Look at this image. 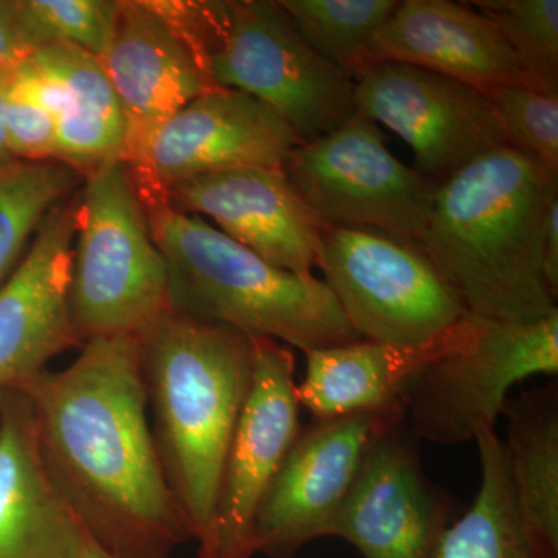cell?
I'll use <instances>...</instances> for the list:
<instances>
[{"mask_svg": "<svg viewBox=\"0 0 558 558\" xmlns=\"http://www.w3.org/2000/svg\"><path fill=\"white\" fill-rule=\"evenodd\" d=\"M22 391L40 457L81 527L113 558H172L190 535L148 418L137 337L87 340Z\"/></svg>", "mask_w": 558, "mask_h": 558, "instance_id": "1", "label": "cell"}, {"mask_svg": "<svg viewBox=\"0 0 558 558\" xmlns=\"http://www.w3.org/2000/svg\"><path fill=\"white\" fill-rule=\"evenodd\" d=\"M558 174L510 146L444 180L416 245L470 314L538 322L558 311L543 274V236Z\"/></svg>", "mask_w": 558, "mask_h": 558, "instance_id": "2", "label": "cell"}, {"mask_svg": "<svg viewBox=\"0 0 558 558\" xmlns=\"http://www.w3.org/2000/svg\"><path fill=\"white\" fill-rule=\"evenodd\" d=\"M137 339L161 465L202 558L227 451L252 387L253 339L171 311Z\"/></svg>", "mask_w": 558, "mask_h": 558, "instance_id": "3", "label": "cell"}, {"mask_svg": "<svg viewBox=\"0 0 558 558\" xmlns=\"http://www.w3.org/2000/svg\"><path fill=\"white\" fill-rule=\"evenodd\" d=\"M146 211L167 263L171 312L266 337L304 354L362 340L323 279L279 269L204 218L171 205Z\"/></svg>", "mask_w": 558, "mask_h": 558, "instance_id": "4", "label": "cell"}, {"mask_svg": "<svg viewBox=\"0 0 558 558\" xmlns=\"http://www.w3.org/2000/svg\"><path fill=\"white\" fill-rule=\"evenodd\" d=\"M213 86L269 106L300 143L352 117L355 81L303 38L278 0H154Z\"/></svg>", "mask_w": 558, "mask_h": 558, "instance_id": "5", "label": "cell"}, {"mask_svg": "<svg viewBox=\"0 0 558 558\" xmlns=\"http://www.w3.org/2000/svg\"><path fill=\"white\" fill-rule=\"evenodd\" d=\"M69 307L81 344L140 337L171 311L167 263L124 161L84 175Z\"/></svg>", "mask_w": 558, "mask_h": 558, "instance_id": "6", "label": "cell"}, {"mask_svg": "<svg viewBox=\"0 0 558 558\" xmlns=\"http://www.w3.org/2000/svg\"><path fill=\"white\" fill-rule=\"evenodd\" d=\"M558 374V311L532 323L468 314L457 347L429 363L407 392L405 422L421 442L458 446L495 429L510 389Z\"/></svg>", "mask_w": 558, "mask_h": 558, "instance_id": "7", "label": "cell"}, {"mask_svg": "<svg viewBox=\"0 0 558 558\" xmlns=\"http://www.w3.org/2000/svg\"><path fill=\"white\" fill-rule=\"evenodd\" d=\"M317 267L362 340L416 347L438 339L469 312L416 242L328 226Z\"/></svg>", "mask_w": 558, "mask_h": 558, "instance_id": "8", "label": "cell"}, {"mask_svg": "<svg viewBox=\"0 0 558 558\" xmlns=\"http://www.w3.org/2000/svg\"><path fill=\"white\" fill-rule=\"evenodd\" d=\"M284 171L326 226L379 231L407 242L421 236L438 190V183L396 159L377 124L360 116L301 143Z\"/></svg>", "mask_w": 558, "mask_h": 558, "instance_id": "9", "label": "cell"}, {"mask_svg": "<svg viewBox=\"0 0 558 558\" xmlns=\"http://www.w3.org/2000/svg\"><path fill=\"white\" fill-rule=\"evenodd\" d=\"M357 116L413 149L414 170L435 183L508 146L497 112L475 87L429 70L379 62L355 80Z\"/></svg>", "mask_w": 558, "mask_h": 558, "instance_id": "10", "label": "cell"}, {"mask_svg": "<svg viewBox=\"0 0 558 558\" xmlns=\"http://www.w3.org/2000/svg\"><path fill=\"white\" fill-rule=\"evenodd\" d=\"M403 418L405 407L312 421L301 428L260 502L253 529L255 553L293 558L314 539L332 537L371 446Z\"/></svg>", "mask_w": 558, "mask_h": 558, "instance_id": "11", "label": "cell"}, {"mask_svg": "<svg viewBox=\"0 0 558 558\" xmlns=\"http://www.w3.org/2000/svg\"><path fill=\"white\" fill-rule=\"evenodd\" d=\"M299 145L269 106L244 92L215 87L165 121L128 168L150 209L167 204V191L182 180L240 168H284Z\"/></svg>", "mask_w": 558, "mask_h": 558, "instance_id": "12", "label": "cell"}, {"mask_svg": "<svg viewBox=\"0 0 558 558\" xmlns=\"http://www.w3.org/2000/svg\"><path fill=\"white\" fill-rule=\"evenodd\" d=\"M253 339V377L234 428L211 542L202 558H253V529L271 481L301 433L292 349L266 337Z\"/></svg>", "mask_w": 558, "mask_h": 558, "instance_id": "13", "label": "cell"}, {"mask_svg": "<svg viewBox=\"0 0 558 558\" xmlns=\"http://www.w3.org/2000/svg\"><path fill=\"white\" fill-rule=\"evenodd\" d=\"M450 501L422 469L405 418L381 433L341 506L332 537L363 558H436Z\"/></svg>", "mask_w": 558, "mask_h": 558, "instance_id": "14", "label": "cell"}, {"mask_svg": "<svg viewBox=\"0 0 558 558\" xmlns=\"http://www.w3.org/2000/svg\"><path fill=\"white\" fill-rule=\"evenodd\" d=\"M76 216L78 194L51 209L0 286V396L25 387L61 352L83 347L69 307Z\"/></svg>", "mask_w": 558, "mask_h": 558, "instance_id": "15", "label": "cell"}, {"mask_svg": "<svg viewBox=\"0 0 558 558\" xmlns=\"http://www.w3.org/2000/svg\"><path fill=\"white\" fill-rule=\"evenodd\" d=\"M167 204L211 218L230 240L279 269L312 277L326 223L290 182L284 168H240L175 183Z\"/></svg>", "mask_w": 558, "mask_h": 558, "instance_id": "16", "label": "cell"}, {"mask_svg": "<svg viewBox=\"0 0 558 558\" xmlns=\"http://www.w3.org/2000/svg\"><path fill=\"white\" fill-rule=\"evenodd\" d=\"M102 65L126 119L128 167L137 163L165 121L215 89L189 43L154 0H120Z\"/></svg>", "mask_w": 558, "mask_h": 558, "instance_id": "17", "label": "cell"}, {"mask_svg": "<svg viewBox=\"0 0 558 558\" xmlns=\"http://www.w3.org/2000/svg\"><path fill=\"white\" fill-rule=\"evenodd\" d=\"M379 62H402L429 70L483 94L510 84L542 89L521 68L495 25L472 3L399 2L369 47V68Z\"/></svg>", "mask_w": 558, "mask_h": 558, "instance_id": "18", "label": "cell"}, {"mask_svg": "<svg viewBox=\"0 0 558 558\" xmlns=\"http://www.w3.org/2000/svg\"><path fill=\"white\" fill-rule=\"evenodd\" d=\"M84 529L51 483L31 403L0 396V558H73Z\"/></svg>", "mask_w": 558, "mask_h": 558, "instance_id": "19", "label": "cell"}, {"mask_svg": "<svg viewBox=\"0 0 558 558\" xmlns=\"http://www.w3.org/2000/svg\"><path fill=\"white\" fill-rule=\"evenodd\" d=\"M468 314L438 339L416 347L360 340L306 352V373L296 384L301 409L314 421L403 409L418 374L457 347Z\"/></svg>", "mask_w": 558, "mask_h": 558, "instance_id": "20", "label": "cell"}, {"mask_svg": "<svg viewBox=\"0 0 558 558\" xmlns=\"http://www.w3.org/2000/svg\"><path fill=\"white\" fill-rule=\"evenodd\" d=\"M57 76L65 95L57 119V160L81 175L126 157V119L102 61L68 46L31 51Z\"/></svg>", "mask_w": 558, "mask_h": 558, "instance_id": "21", "label": "cell"}, {"mask_svg": "<svg viewBox=\"0 0 558 558\" xmlns=\"http://www.w3.org/2000/svg\"><path fill=\"white\" fill-rule=\"evenodd\" d=\"M506 469L521 523L542 558H558V391L509 399Z\"/></svg>", "mask_w": 558, "mask_h": 558, "instance_id": "22", "label": "cell"}, {"mask_svg": "<svg viewBox=\"0 0 558 558\" xmlns=\"http://www.w3.org/2000/svg\"><path fill=\"white\" fill-rule=\"evenodd\" d=\"M481 481L472 506L440 535L436 558H542L521 523L495 429L475 438Z\"/></svg>", "mask_w": 558, "mask_h": 558, "instance_id": "23", "label": "cell"}, {"mask_svg": "<svg viewBox=\"0 0 558 558\" xmlns=\"http://www.w3.org/2000/svg\"><path fill=\"white\" fill-rule=\"evenodd\" d=\"M83 179L58 160L20 161L0 170V286L20 266L44 219Z\"/></svg>", "mask_w": 558, "mask_h": 558, "instance_id": "24", "label": "cell"}, {"mask_svg": "<svg viewBox=\"0 0 558 558\" xmlns=\"http://www.w3.org/2000/svg\"><path fill=\"white\" fill-rule=\"evenodd\" d=\"M303 38L352 80L368 70L374 36L391 17L396 0H278Z\"/></svg>", "mask_w": 558, "mask_h": 558, "instance_id": "25", "label": "cell"}, {"mask_svg": "<svg viewBox=\"0 0 558 558\" xmlns=\"http://www.w3.org/2000/svg\"><path fill=\"white\" fill-rule=\"evenodd\" d=\"M120 0H20L17 25L25 49L68 44L105 60Z\"/></svg>", "mask_w": 558, "mask_h": 558, "instance_id": "26", "label": "cell"}, {"mask_svg": "<svg viewBox=\"0 0 558 558\" xmlns=\"http://www.w3.org/2000/svg\"><path fill=\"white\" fill-rule=\"evenodd\" d=\"M521 68L542 89L558 94V0H478Z\"/></svg>", "mask_w": 558, "mask_h": 558, "instance_id": "27", "label": "cell"}, {"mask_svg": "<svg viewBox=\"0 0 558 558\" xmlns=\"http://www.w3.org/2000/svg\"><path fill=\"white\" fill-rule=\"evenodd\" d=\"M484 95L497 112L508 146L558 174V94L510 84Z\"/></svg>", "mask_w": 558, "mask_h": 558, "instance_id": "28", "label": "cell"}, {"mask_svg": "<svg viewBox=\"0 0 558 558\" xmlns=\"http://www.w3.org/2000/svg\"><path fill=\"white\" fill-rule=\"evenodd\" d=\"M7 143L14 160H57V121L24 95L11 89L3 106Z\"/></svg>", "mask_w": 558, "mask_h": 558, "instance_id": "29", "label": "cell"}, {"mask_svg": "<svg viewBox=\"0 0 558 558\" xmlns=\"http://www.w3.org/2000/svg\"><path fill=\"white\" fill-rule=\"evenodd\" d=\"M17 11L20 0H0V69L28 54L22 43Z\"/></svg>", "mask_w": 558, "mask_h": 558, "instance_id": "30", "label": "cell"}, {"mask_svg": "<svg viewBox=\"0 0 558 558\" xmlns=\"http://www.w3.org/2000/svg\"><path fill=\"white\" fill-rule=\"evenodd\" d=\"M543 274L558 299V199L550 205L543 236Z\"/></svg>", "mask_w": 558, "mask_h": 558, "instance_id": "31", "label": "cell"}, {"mask_svg": "<svg viewBox=\"0 0 558 558\" xmlns=\"http://www.w3.org/2000/svg\"><path fill=\"white\" fill-rule=\"evenodd\" d=\"M20 61L11 62V64L0 69V170L20 163V161L14 160V157L11 156L9 143H7L5 126H3V106H5L11 81H13L14 69H16V64Z\"/></svg>", "mask_w": 558, "mask_h": 558, "instance_id": "32", "label": "cell"}, {"mask_svg": "<svg viewBox=\"0 0 558 558\" xmlns=\"http://www.w3.org/2000/svg\"><path fill=\"white\" fill-rule=\"evenodd\" d=\"M73 558H113L110 557L106 550H102L97 543L94 542L89 537V535H84L83 542L76 549L75 556Z\"/></svg>", "mask_w": 558, "mask_h": 558, "instance_id": "33", "label": "cell"}]
</instances>
